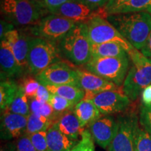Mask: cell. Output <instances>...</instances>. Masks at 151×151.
<instances>
[{
  "label": "cell",
  "instance_id": "cell-29",
  "mask_svg": "<svg viewBox=\"0 0 151 151\" xmlns=\"http://www.w3.org/2000/svg\"><path fill=\"white\" fill-rule=\"evenodd\" d=\"M134 151H151V136L140 127L137 130Z\"/></svg>",
  "mask_w": 151,
  "mask_h": 151
},
{
  "label": "cell",
  "instance_id": "cell-15",
  "mask_svg": "<svg viewBox=\"0 0 151 151\" xmlns=\"http://www.w3.org/2000/svg\"><path fill=\"white\" fill-rule=\"evenodd\" d=\"M92 11L88 6L78 0H69L60 6L50 11L49 14L62 16L72 20L76 23H82L89 20Z\"/></svg>",
  "mask_w": 151,
  "mask_h": 151
},
{
  "label": "cell",
  "instance_id": "cell-18",
  "mask_svg": "<svg viewBox=\"0 0 151 151\" xmlns=\"http://www.w3.org/2000/svg\"><path fill=\"white\" fill-rule=\"evenodd\" d=\"M59 129L71 140L78 141L84 129L81 127L78 118L72 110L60 115L55 122Z\"/></svg>",
  "mask_w": 151,
  "mask_h": 151
},
{
  "label": "cell",
  "instance_id": "cell-28",
  "mask_svg": "<svg viewBox=\"0 0 151 151\" xmlns=\"http://www.w3.org/2000/svg\"><path fill=\"white\" fill-rule=\"evenodd\" d=\"M94 142L89 129H84L80 140L69 151H95Z\"/></svg>",
  "mask_w": 151,
  "mask_h": 151
},
{
  "label": "cell",
  "instance_id": "cell-39",
  "mask_svg": "<svg viewBox=\"0 0 151 151\" xmlns=\"http://www.w3.org/2000/svg\"><path fill=\"white\" fill-rule=\"evenodd\" d=\"M141 101L143 105L151 104V85L147 86L141 92Z\"/></svg>",
  "mask_w": 151,
  "mask_h": 151
},
{
  "label": "cell",
  "instance_id": "cell-30",
  "mask_svg": "<svg viewBox=\"0 0 151 151\" xmlns=\"http://www.w3.org/2000/svg\"><path fill=\"white\" fill-rule=\"evenodd\" d=\"M20 85L23 88L25 95L29 99H31L35 97L38 88L40 86V83L37 81V78L35 79L31 76H27L22 79Z\"/></svg>",
  "mask_w": 151,
  "mask_h": 151
},
{
  "label": "cell",
  "instance_id": "cell-40",
  "mask_svg": "<svg viewBox=\"0 0 151 151\" xmlns=\"http://www.w3.org/2000/svg\"><path fill=\"white\" fill-rule=\"evenodd\" d=\"M143 55H145L148 59L151 60V32L148 36L146 44L140 50Z\"/></svg>",
  "mask_w": 151,
  "mask_h": 151
},
{
  "label": "cell",
  "instance_id": "cell-22",
  "mask_svg": "<svg viewBox=\"0 0 151 151\" xmlns=\"http://www.w3.org/2000/svg\"><path fill=\"white\" fill-rule=\"evenodd\" d=\"M127 52L116 43L109 42L100 44H92V58H124Z\"/></svg>",
  "mask_w": 151,
  "mask_h": 151
},
{
  "label": "cell",
  "instance_id": "cell-8",
  "mask_svg": "<svg viewBox=\"0 0 151 151\" xmlns=\"http://www.w3.org/2000/svg\"><path fill=\"white\" fill-rule=\"evenodd\" d=\"M76 24L72 20L62 16L50 14L43 18L35 25L29 27V31L34 37L57 43H59Z\"/></svg>",
  "mask_w": 151,
  "mask_h": 151
},
{
  "label": "cell",
  "instance_id": "cell-25",
  "mask_svg": "<svg viewBox=\"0 0 151 151\" xmlns=\"http://www.w3.org/2000/svg\"><path fill=\"white\" fill-rule=\"evenodd\" d=\"M5 111L24 116H28L31 113L29 104V98L25 95L23 88L20 84L16 97L14 98V101L8 107V109Z\"/></svg>",
  "mask_w": 151,
  "mask_h": 151
},
{
  "label": "cell",
  "instance_id": "cell-34",
  "mask_svg": "<svg viewBox=\"0 0 151 151\" xmlns=\"http://www.w3.org/2000/svg\"><path fill=\"white\" fill-rule=\"evenodd\" d=\"M50 95H51V94L48 91V90L47 89L46 87L40 83V86H39V88H38V90L35 98L41 101L47 102V101H49Z\"/></svg>",
  "mask_w": 151,
  "mask_h": 151
},
{
  "label": "cell",
  "instance_id": "cell-42",
  "mask_svg": "<svg viewBox=\"0 0 151 151\" xmlns=\"http://www.w3.org/2000/svg\"><path fill=\"white\" fill-rule=\"evenodd\" d=\"M29 1H33V2L39 4L43 6L45 8V6H44V1H45V0H29Z\"/></svg>",
  "mask_w": 151,
  "mask_h": 151
},
{
  "label": "cell",
  "instance_id": "cell-2",
  "mask_svg": "<svg viewBox=\"0 0 151 151\" xmlns=\"http://www.w3.org/2000/svg\"><path fill=\"white\" fill-rule=\"evenodd\" d=\"M4 20L16 27H31L49 14L46 8L29 0H0Z\"/></svg>",
  "mask_w": 151,
  "mask_h": 151
},
{
  "label": "cell",
  "instance_id": "cell-21",
  "mask_svg": "<svg viewBox=\"0 0 151 151\" xmlns=\"http://www.w3.org/2000/svg\"><path fill=\"white\" fill-rule=\"evenodd\" d=\"M50 94H56L60 97L72 101L76 104L85 97V91L80 87L73 85L62 86H45Z\"/></svg>",
  "mask_w": 151,
  "mask_h": 151
},
{
  "label": "cell",
  "instance_id": "cell-14",
  "mask_svg": "<svg viewBox=\"0 0 151 151\" xmlns=\"http://www.w3.org/2000/svg\"><path fill=\"white\" fill-rule=\"evenodd\" d=\"M78 74L79 86L85 92L97 94L109 90L120 91V87L112 82L106 80L86 69L76 68Z\"/></svg>",
  "mask_w": 151,
  "mask_h": 151
},
{
  "label": "cell",
  "instance_id": "cell-37",
  "mask_svg": "<svg viewBox=\"0 0 151 151\" xmlns=\"http://www.w3.org/2000/svg\"><path fill=\"white\" fill-rule=\"evenodd\" d=\"M69 1V0H45L44 6L48 12H50V11L58 8Z\"/></svg>",
  "mask_w": 151,
  "mask_h": 151
},
{
  "label": "cell",
  "instance_id": "cell-10",
  "mask_svg": "<svg viewBox=\"0 0 151 151\" xmlns=\"http://www.w3.org/2000/svg\"><path fill=\"white\" fill-rule=\"evenodd\" d=\"M83 99L92 101L104 116L123 112L127 110L131 103V100L123 92L116 90H109L97 94L85 92Z\"/></svg>",
  "mask_w": 151,
  "mask_h": 151
},
{
  "label": "cell",
  "instance_id": "cell-23",
  "mask_svg": "<svg viewBox=\"0 0 151 151\" xmlns=\"http://www.w3.org/2000/svg\"><path fill=\"white\" fill-rule=\"evenodd\" d=\"M19 89V85L11 78L1 81L0 83V109L3 112L8 109Z\"/></svg>",
  "mask_w": 151,
  "mask_h": 151
},
{
  "label": "cell",
  "instance_id": "cell-33",
  "mask_svg": "<svg viewBox=\"0 0 151 151\" xmlns=\"http://www.w3.org/2000/svg\"><path fill=\"white\" fill-rule=\"evenodd\" d=\"M16 143V151H37L31 142L29 135L24 134L18 139Z\"/></svg>",
  "mask_w": 151,
  "mask_h": 151
},
{
  "label": "cell",
  "instance_id": "cell-7",
  "mask_svg": "<svg viewBox=\"0 0 151 151\" xmlns=\"http://www.w3.org/2000/svg\"><path fill=\"white\" fill-rule=\"evenodd\" d=\"M85 23L87 25L88 37L92 44L116 43L121 46L127 53L134 48L107 18L94 17Z\"/></svg>",
  "mask_w": 151,
  "mask_h": 151
},
{
  "label": "cell",
  "instance_id": "cell-19",
  "mask_svg": "<svg viewBox=\"0 0 151 151\" xmlns=\"http://www.w3.org/2000/svg\"><path fill=\"white\" fill-rule=\"evenodd\" d=\"M73 111L83 129L86 126H90L101 117V113L96 105L88 99H83L77 103Z\"/></svg>",
  "mask_w": 151,
  "mask_h": 151
},
{
  "label": "cell",
  "instance_id": "cell-32",
  "mask_svg": "<svg viewBox=\"0 0 151 151\" xmlns=\"http://www.w3.org/2000/svg\"><path fill=\"white\" fill-rule=\"evenodd\" d=\"M139 123L143 129L151 136V104L141 106Z\"/></svg>",
  "mask_w": 151,
  "mask_h": 151
},
{
  "label": "cell",
  "instance_id": "cell-31",
  "mask_svg": "<svg viewBox=\"0 0 151 151\" xmlns=\"http://www.w3.org/2000/svg\"><path fill=\"white\" fill-rule=\"evenodd\" d=\"M31 142L37 151H48L47 131H41L29 135Z\"/></svg>",
  "mask_w": 151,
  "mask_h": 151
},
{
  "label": "cell",
  "instance_id": "cell-41",
  "mask_svg": "<svg viewBox=\"0 0 151 151\" xmlns=\"http://www.w3.org/2000/svg\"><path fill=\"white\" fill-rule=\"evenodd\" d=\"M0 151H16V143L14 141L7 142L1 146Z\"/></svg>",
  "mask_w": 151,
  "mask_h": 151
},
{
  "label": "cell",
  "instance_id": "cell-4",
  "mask_svg": "<svg viewBox=\"0 0 151 151\" xmlns=\"http://www.w3.org/2000/svg\"><path fill=\"white\" fill-rule=\"evenodd\" d=\"M61 55L76 65H86L92 58V43L85 22L77 23L59 42Z\"/></svg>",
  "mask_w": 151,
  "mask_h": 151
},
{
  "label": "cell",
  "instance_id": "cell-38",
  "mask_svg": "<svg viewBox=\"0 0 151 151\" xmlns=\"http://www.w3.org/2000/svg\"><path fill=\"white\" fill-rule=\"evenodd\" d=\"M0 28H1V29H0V39H1V40L3 39L6 34L15 29L14 26L12 24L9 23L5 20H1Z\"/></svg>",
  "mask_w": 151,
  "mask_h": 151
},
{
  "label": "cell",
  "instance_id": "cell-5",
  "mask_svg": "<svg viewBox=\"0 0 151 151\" xmlns=\"http://www.w3.org/2000/svg\"><path fill=\"white\" fill-rule=\"evenodd\" d=\"M60 51L57 43L39 37H30L27 58V70L39 74L52 64L60 61Z\"/></svg>",
  "mask_w": 151,
  "mask_h": 151
},
{
  "label": "cell",
  "instance_id": "cell-1",
  "mask_svg": "<svg viewBox=\"0 0 151 151\" xmlns=\"http://www.w3.org/2000/svg\"><path fill=\"white\" fill-rule=\"evenodd\" d=\"M107 20L134 48L141 50L151 32V14L145 12L110 15Z\"/></svg>",
  "mask_w": 151,
  "mask_h": 151
},
{
  "label": "cell",
  "instance_id": "cell-16",
  "mask_svg": "<svg viewBox=\"0 0 151 151\" xmlns=\"http://www.w3.org/2000/svg\"><path fill=\"white\" fill-rule=\"evenodd\" d=\"M29 38L26 34L16 29L7 32L3 38L9 43L17 62L24 69H27Z\"/></svg>",
  "mask_w": 151,
  "mask_h": 151
},
{
  "label": "cell",
  "instance_id": "cell-20",
  "mask_svg": "<svg viewBox=\"0 0 151 151\" xmlns=\"http://www.w3.org/2000/svg\"><path fill=\"white\" fill-rule=\"evenodd\" d=\"M78 141L71 140L60 131L55 122L47 130L48 151H69Z\"/></svg>",
  "mask_w": 151,
  "mask_h": 151
},
{
  "label": "cell",
  "instance_id": "cell-24",
  "mask_svg": "<svg viewBox=\"0 0 151 151\" xmlns=\"http://www.w3.org/2000/svg\"><path fill=\"white\" fill-rule=\"evenodd\" d=\"M140 12L151 14V0H129L113 11L110 15Z\"/></svg>",
  "mask_w": 151,
  "mask_h": 151
},
{
  "label": "cell",
  "instance_id": "cell-6",
  "mask_svg": "<svg viewBox=\"0 0 151 151\" xmlns=\"http://www.w3.org/2000/svg\"><path fill=\"white\" fill-rule=\"evenodd\" d=\"M129 56L124 58H92L84 69L120 87L123 85L129 68Z\"/></svg>",
  "mask_w": 151,
  "mask_h": 151
},
{
  "label": "cell",
  "instance_id": "cell-27",
  "mask_svg": "<svg viewBox=\"0 0 151 151\" xmlns=\"http://www.w3.org/2000/svg\"><path fill=\"white\" fill-rule=\"evenodd\" d=\"M48 102L58 117L66 111L72 110L76 105L72 101L52 94L50 95Z\"/></svg>",
  "mask_w": 151,
  "mask_h": 151
},
{
  "label": "cell",
  "instance_id": "cell-9",
  "mask_svg": "<svg viewBox=\"0 0 151 151\" xmlns=\"http://www.w3.org/2000/svg\"><path fill=\"white\" fill-rule=\"evenodd\" d=\"M118 130L108 147V151H134L136 136L139 127V118L131 111L119 116Z\"/></svg>",
  "mask_w": 151,
  "mask_h": 151
},
{
  "label": "cell",
  "instance_id": "cell-26",
  "mask_svg": "<svg viewBox=\"0 0 151 151\" xmlns=\"http://www.w3.org/2000/svg\"><path fill=\"white\" fill-rule=\"evenodd\" d=\"M53 123L54 122L48 118L40 115L30 113L27 116V124L25 134L30 135L39 132L47 131Z\"/></svg>",
  "mask_w": 151,
  "mask_h": 151
},
{
  "label": "cell",
  "instance_id": "cell-3",
  "mask_svg": "<svg viewBox=\"0 0 151 151\" xmlns=\"http://www.w3.org/2000/svg\"><path fill=\"white\" fill-rule=\"evenodd\" d=\"M127 54L132 65L122 85V91L131 101H135L151 83V60L135 48Z\"/></svg>",
  "mask_w": 151,
  "mask_h": 151
},
{
  "label": "cell",
  "instance_id": "cell-13",
  "mask_svg": "<svg viewBox=\"0 0 151 151\" xmlns=\"http://www.w3.org/2000/svg\"><path fill=\"white\" fill-rule=\"evenodd\" d=\"M27 116L3 111L1 116L0 137L1 140L18 139L26 133Z\"/></svg>",
  "mask_w": 151,
  "mask_h": 151
},
{
  "label": "cell",
  "instance_id": "cell-11",
  "mask_svg": "<svg viewBox=\"0 0 151 151\" xmlns=\"http://www.w3.org/2000/svg\"><path fill=\"white\" fill-rule=\"evenodd\" d=\"M36 77L43 86L73 85L80 87L76 68L71 67L63 61L52 64Z\"/></svg>",
  "mask_w": 151,
  "mask_h": 151
},
{
  "label": "cell",
  "instance_id": "cell-12",
  "mask_svg": "<svg viewBox=\"0 0 151 151\" xmlns=\"http://www.w3.org/2000/svg\"><path fill=\"white\" fill-rule=\"evenodd\" d=\"M94 142L104 149L108 148L118 130V120L104 116L90 124L88 128Z\"/></svg>",
  "mask_w": 151,
  "mask_h": 151
},
{
  "label": "cell",
  "instance_id": "cell-35",
  "mask_svg": "<svg viewBox=\"0 0 151 151\" xmlns=\"http://www.w3.org/2000/svg\"><path fill=\"white\" fill-rule=\"evenodd\" d=\"M81 3L88 6L92 11L105 6L109 0H78Z\"/></svg>",
  "mask_w": 151,
  "mask_h": 151
},
{
  "label": "cell",
  "instance_id": "cell-17",
  "mask_svg": "<svg viewBox=\"0 0 151 151\" xmlns=\"http://www.w3.org/2000/svg\"><path fill=\"white\" fill-rule=\"evenodd\" d=\"M0 65L1 81L18 77L24 70L17 62L9 43L4 39L1 40L0 43Z\"/></svg>",
  "mask_w": 151,
  "mask_h": 151
},
{
  "label": "cell",
  "instance_id": "cell-36",
  "mask_svg": "<svg viewBox=\"0 0 151 151\" xmlns=\"http://www.w3.org/2000/svg\"><path fill=\"white\" fill-rule=\"evenodd\" d=\"M128 1L129 0H109L108 3L104 6V9L109 16L113 11L116 10L118 7L121 6Z\"/></svg>",
  "mask_w": 151,
  "mask_h": 151
}]
</instances>
